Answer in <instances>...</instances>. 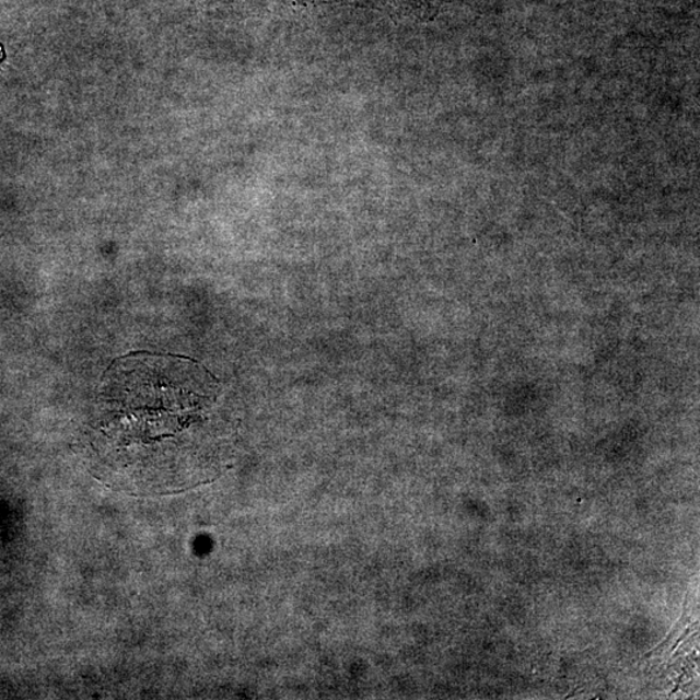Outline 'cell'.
<instances>
[{
  "label": "cell",
  "instance_id": "6da1fadb",
  "mask_svg": "<svg viewBox=\"0 0 700 700\" xmlns=\"http://www.w3.org/2000/svg\"><path fill=\"white\" fill-rule=\"evenodd\" d=\"M174 355L135 353L104 375L94 432L100 475L130 494L180 492L206 476L192 447L206 405L182 383L187 366Z\"/></svg>",
  "mask_w": 700,
  "mask_h": 700
}]
</instances>
